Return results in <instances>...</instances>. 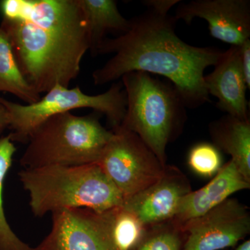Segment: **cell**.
I'll list each match as a JSON object with an SVG mask.
<instances>
[{
  "mask_svg": "<svg viewBox=\"0 0 250 250\" xmlns=\"http://www.w3.org/2000/svg\"><path fill=\"white\" fill-rule=\"evenodd\" d=\"M16 147L10 135L0 138V250H34L13 231L5 216L3 207V186L12 166Z\"/></svg>",
  "mask_w": 250,
  "mask_h": 250,
  "instance_id": "cell-17",
  "label": "cell"
},
{
  "mask_svg": "<svg viewBox=\"0 0 250 250\" xmlns=\"http://www.w3.org/2000/svg\"><path fill=\"white\" fill-rule=\"evenodd\" d=\"M52 214L50 231L34 250H119L112 235L111 209L74 208Z\"/></svg>",
  "mask_w": 250,
  "mask_h": 250,
  "instance_id": "cell-8",
  "label": "cell"
},
{
  "mask_svg": "<svg viewBox=\"0 0 250 250\" xmlns=\"http://www.w3.org/2000/svg\"><path fill=\"white\" fill-rule=\"evenodd\" d=\"M186 238L182 250H225L234 248L250 231L248 207L228 198L202 216L182 225Z\"/></svg>",
  "mask_w": 250,
  "mask_h": 250,
  "instance_id": "cell-9",
  "label": "cell"
},
{
  "mask_svg": "<svg viewBox=\"0 0 250 250\" xmlns=\"http://www.w3.org/2000/svg\"><path fill=\"white\" fill-rule=\"evenodd\" d=\"M33 214L74 208L104 212L123 205L121 192L98 164L24 168L18 173Z\"/></svg>",
  "mask_w": 250,
  "mask_h": 250,
  "instance_id": "cell-3",
  "label": "cell"
},
{
  "mask_svg": "<svg viewBox=\"0 0 250 250\" xmlns=\"http://www.w3.org/2000/svg\"><path fill=\"white\" fill-rule=\"evenodd\" d=\"M147 228L123 205L111 209V231L119 250H132L142 239Z\"/></svg>",
  "mask_w": 250,
  "mask_h": 250,
  "instance_id": "cell-18",
  "label": "cell"
},
{
  "mask_svg": "<svg viewBox=\"0 0 250 250\" xmlns=\"http://www.w3.org/2000/svg\"><path fill=\"white\" fill-rule=\"evenodd\" d=\"M240 61L248 89L250 88V40H247L238 46Z\"/></svg>",
  "mask_w": 250,
  "mask_h": 250,
  "instance_id": "cell-21",
  "label": "cell"
},
{
  "mask_svg": "<svg viewBox=\"0 0 250 250\" xmlns=\"http://www.w3.org/2000/svg\"><path fill=\"white\" fill-rule=\"evenodd\" d=\"M0 11V28L31 86L40 95L68 87L90 48L80 0H2Z\"/></svg>",
  "mask_w": 250,
  "mask_h": 250,
  "instance_id": "cell-1",
  "label": "cell"
},
{
  "mask_svg": "<svg viewBox=\"0 0 250 250\" xmlns=\"http://www.w3.org/2000/svg\"><path fill=\"white\" fill-rule=\"evenodd\" d=\"M129 21L126 32L113 39L105 38L95 49L93 56H113L93 72L94 84H106L129 72H143L166 77L187 108H198L209 101L205 72L216 65L223 51L187 43L176 33L177 21L169 14L147 9Z\"/></svg>",
  "mask_w": 250,
  "mask_h": 250,
  "instance_id": "cell-2",
  "label": "cell"
},
{
  "mask_svg": "<svg viewBox=\"0 0 250 250\" xmlns=\"http://www.w3.org/2000/svg\"><path fill=\"white\" fill-rule=\"evenodd\" d=\"M230 250V249H228V250Z\"/></svg>",
  "mask_w": 250,
  "mask_h": 250,
  "instance_id": "cell-25",
  "label": "cell"
},
{
  "mask_svg": "<svg viewBox=\"0 0 250 250\" xmlns=\"http://www.w3.org/2000/svg\"><path fill=\"white\" fill-rule=\"evenodd\" d=\"M191 191L187 176L176 166L166 165L159 181L123 206L148 228L172 220L182 199Z\"/></svg>",
  "mask_w": 250,
  "mask_h": 250,
  "instance_id": "cell-11",
  "label": "cell"
},
{
  "mask_svg": "<svg viewBox=\"0 0 250 250\" xmlns=\"http://www.w3.org/2000/svg\"><path fill=\"white\" fill-rule=\"evenodd\" d=\"M80 3L88 24L93 55L108 33L122 34L129 29V20L120 12L115 0H80Z\"/></svg>",
  "mask_w": 250,
  "mask_h": 250,
  "instance_id": "cell-15",
  "label": "cell"
},
{
  "mask_svg": "<svg viewBox=\"0 0 250 250\" xmlns=\"http://www.w3.org/2000/svg\"><path fill=\"white\" fill-rule=\"evenodd\" d=\"M174 18L188 24L196 18L205 20L212 37L231 46H240L250 39V0L181 1Z\"/></svg>",
  "mask_w": 250,
  "mask_h": 250,
  "instance_id": "cell-10",
  "label": "cell"
},
{
  "mask_svg": "<svg viewBox=\"0 0 250 250\" xmlns=\"http://www.w3.org/2000/svg\"><path fill=\"white\" fill-rule=\"evenodd\" d=\"M7 111L9 135L14 142L27 143L31 135L49 118L80 108H92L104 115L112 129L121 125L126 111V98L122 82H115L109 89L99 95L85 94L80 87L73 88L56 84L37 103L31 104L0 98Z\"/></svg>",
  "mask_w": 250,
  "mask_h": 250,
  "instance_id": "cell-6",
  "label": "cell"
},
{
  "mask_svg": "<svg viewBox=\"0 0 250 250\" xmlns=\"http://www.w3.org/2000/svg\"><path fill=\"white\" fill-rule=\"evenodd\" d=\"M9 126L7 111L3 104L0 102V135L2 134L6 128Z\"/></svg>",
  "mask_w": 250,
  "mask_h": 250,
  "instance_id": "cell-23",
  "label": "cell"
},
{
  "mask_svg": "<svg viewBox=\"0 0 250 250\" xmlns=\"http://www.w3.org/2000/svg\"><path fill=\"white\" fill-rule=\"evenodd\" d=\"M223 163L220 150L214 145L200 143L190 149L188 155V164L192 172L203 177H214L220 170Z\"/></svg>",
  "mask_w": 250,
  "mask_h": 250,
  "instance_id": "cell-20",
  "label": "cell"
},
{
  "mask_svg": "<svg viewBox=\"0 0 250 250\" xmlns=\"http://www.w3.org/2000/svg\"><path fill=\"white\" fill-rule=\"evenodd\" d=\"M111 130L113 136L97 164L125 201L159 181L166 166L138 135L120 126Z\"/></svg>",
  "mask_w": 250,
  "mask_h": 250,
  "instance_id": "cell-7",
  "label": "cell"
},
{
  "mask_svg": "<svg viewBox=\"0 0 250 250\" xmlns=\"http://www.w3.org/2000/svg\"><path fill=\"white\" fill-rule=\"evenodd\" d=\"M121 82L126 106L120 126L138 135L166 166L167 145L181 134L187 121L183 98L170 82L146 72H129Z\"/></svg>",
  "mask_w": 250,
  "mask_h": 250,
  "instance_id": "cell-4",
  "label": "cell"
},
{
  "mask_svg": "<svg viewBox=\"0 0 250 250\" xmlns=\"http://www.w3.org/2000/svg\"><path fill=\"white\" fill-rule=\"evenodd\" d=\"M185 238L182 227L170 220L148 227L132 250H182Z\"/></svg>",
  "mask_w": 250,
  "mask_h": 250,
  "instance_id": "cell-19",
  "label": "cell"
},
{
  "mask_svg": "<svg viewBox=\"0 0 250 250\" xmlns=\"http://www.w3.org/2000/svg\"><path fill=\"white\" fill-rule=\"evenodd\" d=\"M206 89L218 100L217 107L228 115L250 119L248 88L240 61L238 46L224 52L214 70L205 75Z\"/></svg>",
  "mask_w": 250,
  "mask_h": 250,
  "instance_id": "cell-12",
  "label": "cell"
},
{
  "mask_svg": "<svg viewBox=\"0 0 250 250\" xmlns=\"http://www.w3.org/2000/svg\"><path fill=\"white\" fill-rule=\"evenodd\" d=\"M179 0H145L142 4L147 6V9L161 14H168L169 11L174 5L179 4Z\"/></svg>",
  "mask_w": 250,
  "mask_h": 250,
  "instance_id": "cell-22",
  "label": "cell"
},
{
  "mask_svg": "<svg viewBox=\"0 0 250 250\" xmlns=\"http://www.w3.org/2000/svg\"><path fill=\"white\" fill-rule=\"evenodd\" d=\"M0 92L12 94L25 104L37 103L41 95L23 75L7 35L0 28Z\"/></svg>",
  "mask_w": 250,
  "mask_h": 250,
  "instance_id": "cell-16",
  "label": "cell"
},
{
  "mask_svg": "<svg viewBox=\"0 0 250 250\" xmlns=\"http://www.w3.org/2000/svg\"><path fill=\"white\" fill-rule=\"evenodd\" d=\"M234 250H250V240H247V241L240 244L239 246L235 247Z\"/></svg>",
  "mask_w": 250,
  "mask_h": 250,
  "instance_id": "cell-24",
  "label": "cell"
},
{
  "mask_svg": "<svg viewBox=\"0 0 250 250\" xmlns=\"http://www.w3.org/2000/svg\"><path fill=\"white\" fill-rule=\"evenodd\" d=\"M213 145L231 156L242 175L250 182V121L226 114L210 123Z\"/></svg>",
  "mask_w": 250,
  "mask_h": 250,
  "instance_id": "cell-14",
  "label": "cell"
},
{
  "mask_svg": "<svg viewBox=\"0 0 250 250\" xmlns=\"http://www.w3.org/2000/svg\"><path fill=\"white\" fill-rule=\"evenodd\" d=\"M250 187V182L230 160L222 166L209 183L195 191L192 190L182 199L172 220L182 227L223 203L235 192Z\"/></svg>",
  "mask_w": 250,
  "mask_h": 250,
  "instance_id": "cell-13",
  "label": "cell"
},
{
  "mask_svg": "<svg viewBox=\"0 0 250 250\" xmlns=\"http://www.w3.org/2000/svg\"><path fill=\"white\" fill-rule=\"evenodd\" d=\"M99 114L67 112L49 118L31 135L21 165L36 168L97 164L113 134L100 123Z\"/></svg>",
  "mask_w": 250,
  "mask_h": 250,
  "instance_id": "cell-5",
  "label": "cell"
}]
</instances>
